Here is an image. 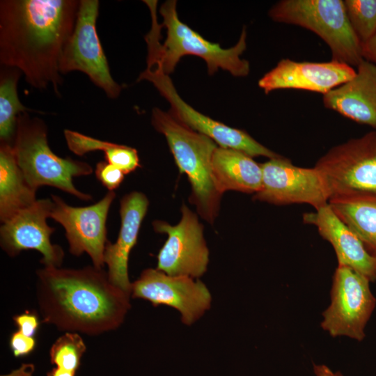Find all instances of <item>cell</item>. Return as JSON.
<instances>
[{
  "instance_id": "83f0119b",
  "label": "cell",
  "mask_w": 376,
  "mask_h": 376,
  "mask_svg": "<svg viewBox=\"0 0 376 376\" xmlns=\"http://www.w3.org/2000/svg\"><path fill=\"white\" fill-rule=\"evenodd\" d=\"M36 345V341L33 337L27 336L19 331L14 332L10 339V347L15 357L30 354Z\"/></svg>"
},
{
  "instance_id": "d6986e66",
  "label": "cell",
  "mask_w": 376,
  "mask_h": 376,
  "mask_svg": "<svg viewBox=\"0 0 376 376\" xmlns=\"http://www.w3.org/2000/svg\"><path fill=\"white\" fill-rule=\"evenodd\" d=\"M351 79L323 95L324 106L376 129V65L363 60Z\"/></svg>"
},
{
  "instance_id": "d6a6232c",
  "label": "cell",
  "mask_w": 376,
  "mask_h": 376,
  "mask_svg": "<svg viewBox=\"0 0 376 376\" xmlns=\"http://www.w3.org/2000/svg\"><path fill=\"white\" fill-rule=\"evenodd\" d=\"M75 374L76 372L55 367L47 373V376H75Z\"/></svg>"
},
{
  "instance_id": "4fadbf2b",
  "label": "cell",
  "mask_w": 376,
  "mask_h": 376,
  "mask_svg": "<svg viewBox=\"0 0 376 376\" xmlns=\"http://www.w3.org/2000/svg\"><path fill=\"white\" fill-rule=\"evenodd\" d=\"M262 186L253 198L274 205L306 203L315 210L329 204V196L319 172L292 164L282 156L261 164Z\"/></svg>"
},
{
  "instance_id": "277c9868",
  "label": "cell",
  "mask_w": 376,
  "mask_h": 376,
  "mask_svg": "<svg viewBox=\"0 0 376 376\" xmlns=\"http://www.w3.org/2000/svg\"><path fill=\"white\" fill-rule=\"evenodd\" d=\"M151 122L165 136L180 173L187 175L191 186L189 201L203 219L212 224L218 215L222 196L215 186L212 172V156L219 146L159 108L152 109Z\"/></svg>"
},
{
  "instance_id": "7402d4cb",
  "label": "cell",
  "mask_w": 376,
  "mask_h": 376,
  "mask_svg": "<svg viewBox=\"0 0 376 376\" xmlns=\"http://www.w3.org/2000/svg\"><path fill=\"white\" fill-rule=\"evenodd\" d=\"M333 211L376 257V196H361L329 201Z\"/></svg>"
},
{
  "instance_id": "ffe728a7",
  "label": "cell",
  "mask_w": 376,
  "mask_h": 376,
  "mask_svg": "<svg viewBox=\"0 0 376 376\" xmlns=\"http://www.w3.org/2000/svg\"><path fill=\"white\" fill-rule=\"evenodd\" d=\"M212 172L221 194L229 190L255 194L261 189V165L239 150L218 146L212 156Z\"/></svg>"
},
{
  "instance_id": "52a82bcc",
  "label": "cell",
  "mask_w": 376,
  "mask_h": 376,
  "mask_svg": "<svg viewBox=\"0 0 376 376\" xmlns=\"http://www.w3.org/2000/svg\"><path fill=\"white\" fill-rule=\"evenodd\" d=\"M314 168L322 178L329 201L376 196V131L331 148Z\"/></svg>"
},
{
  "instance_id": "2e32d148",
  "label": "cell",
  "mask_w": 376,
  "mask_h": 376,
  "mask_svg": "<svg viewBox=\"0 0 376 376\" xmlns=\"http://www.w3.org/2000/svg\"><path fill=\"white\" fill-rule=\"evenodd\" d=\"M356 74L353 67L337 61L298 62L281 59L258 81L263 91L299 89L322 95L351 79Z\"/></svg>"
},
{
  "instance_id": "6da1fadb",
  "label": "cell",
  "mask_w": 376,
  "mask_h": 376,
  "mask_svg": "<svg viewBox=\"0 0 376 376\" xmlns=\"http://www.w3.org/2000/svg\"><path fill=\"white\" fill-rule=\"evenodd\" d=\"M79 1H0V63L19 70L32 87L59 95L63 49L77 19Z\"/></svg>"
},
{
  "instance_id": "ac0fdd59",
  "label": "cell",
  "mask_w": 376,
  "mask_h": 376,
  "mask_svg": "<svg viewBox=\"0 0 376 376\" xmlns=\"http://www.w3.org/2000/svg\"><path fill=\"white\" fill-rule=\"evenodd\" d=\"M303 221L316 226L320 235L330 242L338 265L347 266L370 281L376 279V257L368 252L357 234L336 215L329 204L315 212L304 214Z\"/></svg>"
},
{
  "instance_id": "9c48e42d",
  "label": "cell",
  "mask_w": 376,
  "mask_h": 376,
  "mask_svg": "<svg viewBox=\"0 0 376 376\" xmlns=\"http://www.w3.org/2000/svg\"><path fill=\"white\" fill-rule=\"evenodd\" d=\"M100 2L81 0L73 31L58 63L61 74L79 71L101 88L109 98H117L121 86L113 79L96 29Z\"/></svg>"
},
{
  "instance_id": "f546056e",
  "label": "cell",
  "mask_w": 376,
  "mask_h": 376,
  "mask_svg": "<svg viewBox=\"0 0 376 376\" xmlns=\"http://www.w3.org/2000/svg\"><path fill=\"white\" fill-rule=\"evenodd\" d=\"M361 54L364 60L376 65V34L368 40L361 43Z\"/></svg>"
},
{
  "instance_id": "7c38bea8",
  "label": "cell",
  "mask_w": 376,
  "mask_h": 376,
  "mask_svg": "<svg viewBox=\"0 0 376 376\" xmlns=\"http://www.w3.org/2000/svg\"><path fill=\"white\" fill-rule=\"evenodd\" d=\"M115 197V192L109 191L93 205L72 207L61 197L52 195L49 217L64 228L69 251L76 256L87 253L97 268L102 269L104 265V253L108 241L106 222Z\"/></svg>"
},
{
  "instance_id": "cb8c5ba5",
  "label": "cell",
  "mask_w": 376,
  "mask_h": 376,
  "mask_svg": "<svg viewBox=\"0 0 376 376\" xmlns=\"http://www.w3.org/2000/svg\"><path fill=\"white\" fill-rule=\"evenodd\" d=\"M22 73L17 69L3 66L0 72V141L12 146L21 113L32 111L20 102L17 83Z\"/></svg>"
},
{
  "instance_id": "8fae6325",
  "label": "cell",
  "mask_w": 376,
  "mask_h": 376,
  "mask_svg": "<svg viewBox=\"0 0 376 376\" xmlns=\"http://www.w3.org/2000/svg\"><path fill=\"white\" fill-rule=\"evenodd\" d=\"M182 217L175 226L155 220L153 229L166 233L167 240L157 255V269L170 276H201L207 270L209 250L203 226L198 216L185 204L181 207Z\"/></svg>"
},
{
  "instance_id": "8992f818",
  "label": "cell",
  "mask_w": 376,
  "mask_h": 376,
  "mask_svg": "<svg viewBox=\"0 0 376 376\" xmlns=\"http://www.w3.org/2000/svg\"><path fill=\"white\" fill-rule=\"evenodd\" d=\"M275 22L299 26L320 37L332 60L358 66L363 60L361 42L354 33L342 0H282L269 10Z\"/></svg>"
},
{
  "instance_id": "1f68e13d",
  "label": "cell",
  "mask_w": 376,
  "mask_h": 376,
  "mask_svg": "<svg viewBox=\"0 0 376 376\" xmlns=\"http://www.w3.org/2000/svg\"><path fill=\"white\" fill-rule=\"evenodd\" d=\"M33 370L34 366L32 364H24L9 375L2 376H32Z\"/></svg>"
},
{
  "instance_id": "4316f807",
  "label": "cell",
  "mask_w": 376,
  "mask_h": 376,
  "mask_svg": "<svg viewBox=\"0 0 376 376\" xmlns=\"http://www.w3.org/2000/svg\"><path fill=\"white\" fill-rule=\"evenodd\" d=\"M95 173L97 179L109 191L117 189L122 183L125 175L121 169L106 161H101L97 164Z\"/></svg>"
},
{
  "instance_id": "d4e9b609",
  "label": "cell",
  "mask_w": 376,
  "mask_h": 376,
  "mask_svg": "<svg viewBox=\"0 0 376 376\" xmlns=\"http://www.w3.org/2000/svg\"><path fill=\"white\" fill-rule=\"evenodd\" d=\"M86 350V345L78 333L66 332L52 345L51 363L57 368L76 372Z\"/></svg>"
},
{
  "instance_id": "ba28073f",
  "label": "cell",
  "mask_w": 376,
  "mask_h": 376,
  "mask_svg": "<svg viewBox=\"0 0 376 376\" xmlns=\"http://www.w3.org/2000/svg\"><path fill=\"white\" fill-rule=\"evenodd\" d=\"M142 80L151 82L169 102L171 105L169 112L175 119L191 130L210 137L219 146L239 150L251 157L263 156L273 159L281 156L256 141L246 132L213 120L185 102L152 53H148L147 68L138 79L139 81Z\"/></svg>"
},
{
  "instance_id": "7a4b0ae2",
  "label": "cell",
  "mask_w": 376,
  "mask_h": 376,
  "mask_svg": "<svg viewBox=\"0 0 376 376\" xmlns=\"http://www.w3.org/2000/svg\"><path fill=\"white\" fill-rule=\"evenodd\" d=\"M36 274L43 322L59 330L103 334L118 328L130 308V295L114 285L102 268L45 266Z\"/></svg>"
},
{
  "instance_id": "f1b7e54d",
  "label": "cell",
  "mask_w": 376,
  "mask_h": 376,
  "mask_svg": "<svg viewBox=\"0 0 376 376\" xmlns=\"http://www.w3.org/2000/svg\"><path fill=\"white\" fill-rule=\"evenodd\" d=\"M13 320L19 329L18 331L31 337H33L39 325L38 317L29 311L14 316Z\"/></svg>"
},
{
  "instance_id": "9a60e30c",
  "label": "cell",
  "mask_w": 376,
  "mask_h": 376,
  "mask_svg": "<svg viewBox=\"0 0 376 376\" xmlns=\"http://www.w3.org/2000/svg\"><path fill=\"white\" fill-rule=\"evenodd\" d=\"M52 205L51 198L38 199L2 223L1 246L8 256H15L23 250L33 249L42 255L41 263L45 266L60 267L64 253L60 246L51 243L50 236L55 228L47 223Z\"/></svg>"
},
{
  "instance_id": "30bf717a",
  "label": "cell",
  "mask_w": 376,
  "mask_h": 376,
  "mask_svg": "<svg viewBox=\"0 0 376 376\" xmlns=\"http://www.w3.org/2000/svg\"><path fill=\"white\" fill-rule=\"evenodd\" d=\"M369 280L353 269L338 265L331 290V304L322 313V328L333 337L345 336L357 340L375 306Z\"/></svg>"
},
{
  "instance_id": "603a6c76",
  "label": "cell",
  "mask_w": 376,
  "mask_h": 376,
  "mask_svg": "<svg viewBox=\"0 0 376 376\" xmlns=\"http://www.w3.org/2000/svg\"><path fill=\"white\" fill-rule=\"evenodd\" d=\"M63 133L68 148L77 155L82 156L95 150L103 151L106 162L117 166L125 174L140 166L135 148L97 139L70 130H65Z\"/></svg>"
},
{
  "instance_id": "484cf974",
  "label": "cell",
  "mask_w": 376,
  "mask_h": 376,
  "mask_svg": "<svg viewBox=\"0 0 376 376\" xmlns=\"http://www.w3.org/2000/svg\"><path fill=\"white\" fill-rule=\"evenodd\" d=\"M350 23L361 41L364 42L376 34V0H345Z\"/></svg>"
},
{
  "instance_id": "4dcf8cb0",
  "label": "cell",
  "mask_w": 376,
  "mask_h": 376,
  "mask_svg": "<svg viewBox=\"0 0 376 376\" xmlns=\"http://www.w3.org/2000/svg\"><path fill=\"white\" fill-rule=\"evenodd\" d=\"M313 369L316 376H343L340 372L334 373L324 365L313 364Z\"/></svg>"
},
{
  "instance_id": "44dd1931",
  "label": "cell",
  "mask_w": 376,
  "mask_h": 376,
  "mask_svg": "<svg viewBox=\"0 0 376 376\" xmlns=\"http://www.w3.org/2000/svg\"><path fill=\"white\" fill-rule=\"evenodd\" d=\"M36 191L27 183L11 145L0 143V220L5 222L36 199Z\"/></svg>"
},
{
  "instance_id": "e0dca14e",
  "label": "cell",
  "mask_w": 376,
  "mask_h": 376,
  "mask_svg": "<svg viewBox=\"0 0 376 376\" xmlns=\"http://www.w3.org/2000/svg\"><path fill=\"white\" fill-rule=\"evenodd\" d=\"M149 201L139 191L125 195L120 201L121 225L114 244L107 241L104 262L108 267L110 281L131 296L132 283L128 276V260L137 242L139 231L148 211Z\"/></svg>"
},
{
  "instance_id": "5b68a950",
  "label": "cell",
  "mask_w": 376,
  "mask_h": 376,
  "mask_svg": "<svg viewBox=\"0 0 376 376\" xmlns=\"http://www.w3.org/2000/svg\"><path fill=\"white\" fill-rule=\"evenodd\" d=\"M12 147L16 162L33 189L47 185L83 201L92 199L90 194L75 187L72 178L91 174L93 168L85 162L56 155L49 146L47 127L40 118L28 112L19 114Z\"/></svg>"
},
{
  "instance_id": "5bb4252c",
  "label": "cell",
  "mask_w": 376,
  "mask_h": 376,
  "mask_svg": "<svg viewBox=\"0 0 376 376\" xmlns=\"http://www.w3.org/2000/svg\"><path fill=\"white\" fill-rule=\"evenodd\" d=\"M131 296L177 309L182 322L190 325L210 308L212 297L200 280L187 276H170L152 268L142 272L132 283Z\"/></svg>"
},
{
  "instance_id": "3957f363",
  "label": "cell",
  "mask_w": 376,
  "mask_h": 376,
  "mask_svg": "<svg viewBox=\"0 0 376 376\" xmlns=\"http://www.w3.org/2000/svg\"><path fill=\"white\" fill-rule=\"evenodd\" d=\"M176 3L175 0H169L161 6L162 24L157 21V9H150L152 25L145 36L148 50L157 56L164 72L171 73L183 56L194 55L205 61L210 75L221 68L235 77L247 76L249 63L240 57L246 48L245 26L237 44L224 49L218 43L205 40L182 22L178 16Z\"/></svg>"
}]
</instances>
